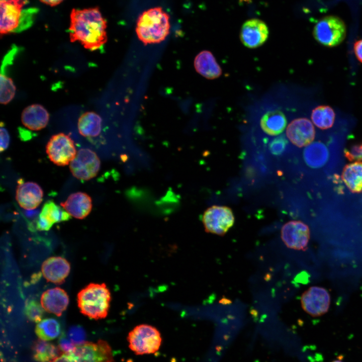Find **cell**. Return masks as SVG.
<instances>
[{
  "instance_id": "obj_1",
  "label": "cell",
  "mask_w": 362,
  "mask_h": 362,
  "mask_svg": "<svg viewBox=\"0 0 362 362\" xmlns=\"http://www.w3.org/2000/svg\"><path fill=\"white\" fill-rule=\"evenodd\" d=\"M107 22L99 8L73 9L68 29L71 42L78 41L90 51L101 50L106 43Z\"/></svg>"
},
{
  "instance_id": "obj_2",
  "label": "cell",
  "mask_w": 362,
  "mask_h": 362,
  "mask_svg": "<svg viewBox=\"0 0 362 362\" xmlns=\"http://www.w3.org/2000/svg\"><path fill=\"white\" fill-rule=\"evenodd\" d=\"M169 30V16L159 7L146 10L137 20L136 33L145 44L162 42L168 35Z\"/></svg>"
},
{
  "instance_id": "obj_3",
  "label": "cell",
  "mask_w": 362,
  "mask_h": 362,
  "mask_svg": "<svg viewBox=\"0 0 362 362\" xmlns=\"http://www.w3.org/2000/svg\"><path fill=\"white\" fill-rule=\"evenodd\" d=\"M111 293L105 284L90 283L77 294L80 312L95 320L105 318L108 313Z\"/></svg>"
},
{
  "instance_id": "obj_4",
  "label": "cell",
  "mask_w": 362,
  "mask_h": 362,
  "mask_svg": "<svg viewBox=\"0 0 362 362\" xmlns=\"http://www.w3.org/2000/svg\"><path fill=\"white\" fill-rule=\"evenodd\" d=\"M27 3L26 0L0 1L1 36L21 32L31 25L24 19L32 22L28 20H32V19H27L26 17L33 14L36 11L33 12V9L23 11Z\"/></svg>"
},
{
  "instance_id": "obj_5",
  "label": "cell",
  "mask_w": 362,
  "mask_h": 362,
  "mask_svg": "<svg viewBox=\"0 0 362 362\" xmlns=\"http://www.w3.org/2000/svg\"><path fill=\"white\" fill-rule=\"evenodd\" d=\"M127 340L130 349L138 355L155 353L160 348L162 341L157 328L145 324L135 327L129 332Z\"/></svg>"
},
{
  "instance_id": "obj_6",
  "label": "cell",
  "mask_w": 362,
  "mask_h": 362,
  "mask_svg": "<svg viewBox=\"0 0 362 362\" xmlns=\"http://www.w3.org/2000/svg\"><path fill=\"white\" fill-rule=\"evenodd\" d=\"M346 34L344 22L335 16H327L321 18L315 25L313 31L315 39L328 47H335L341 44Z\"/></svg>"
},
{
  "instance_id": "obj_7",
  "label": "cell",
  "mask_w": 362,
  "mask_h": 362,
  "mask_svg": "<svg viewBox=\"0 0 362 362\" xmlns=\"http://www.w3.org/2000/svg\"><path fill=\"white\" fill-rule=\"evenodd\" d=\"M69 362H114L112 349L106 341L85 342L66 353Z\"/></svg>"
},
{
  "instance_id": "obj_8",
  "label": "cell",
  "mask_w": 362,
  "mask_h": 362,
  "mask_svg": "<svg viewBox=\"0 0 362 362\" xmlns=\"http://www.w3.org/2000/svg\"><path fill=\"white\" fill-rule=\"evenodd\" d=\"M46 151L51 161L60 166L70 164L77 154L73 141L63 133L53 135L50 138Z\"/></svg>"
},
{
  "instance_id": "obj_9",
  "label": "cell",
  "mask_w": 362,
  "mask_h": 362,
  "mask_svg": "<svg viewBox=\"0 0 362 362\" xmlns=\"http://www.w3.org/2000/svg\"><path fill=\"white\" fill-rule=\"evenodd\" d=\"M202 221L207 232L222 236L233 225L234 216L230 208L213 205L205 211Z\"/></svg>"
},
{
  "instance_id": "obj_10",
  "label": "cell",
  "mask_w": 362,
  "mask_h": 362,
  "mask_svg": "<svg viewBox=\"0 0 362 362\" xmlns=\"http://www.w3.org/2000/svg\"><path fill=\"white\" fill-rule=\"evenodd\" d=\"M101 161L98 155L88 148L79 149L69 164L70 170L75 178L88 180L95 177L100 169Z\"/></svg>"
},
{
  "instance_id": "obj_11",
  "label": "cell",
  "mask_w": 362,
  "mask_h": 362,
  "mask_svg": "<svg viewBox=\"0 0 362 362\" xmlns=\"http://www.w3.org/2000/svg\"><path fill=\"white\" fill-rule=\"evenodd\" d=\"M301 302L302 308L307 313L313 317H317L328 311L330 297L325 288L313 286L303 293Z\"/></svg>"
},
{
  "instance_id": "obj_12",
  "label": "cell",
  "mask_w": 362,
  "mask_h": 362,
  "mask_svg": "<svg viewBox=\"0 0 362 362\" xmlns=\"http://www.w3.org/2000/svg\"><path fill=\"white\" fill-rule=\"evenodd\" d=\"M310 235L308 225L300 221H289L281 229L283 241L288 248L293 249L305 250Z\"/></svg>"
},
{
  "instance_id": "obj_13",
  "label": "cell",
  "mask_w": 362,
  "mask_h": 362,
  "mask_svg": "<svg viewBox=\"0 0 362 362\" xmlns=\"http://www.w3.org/2000/svg\"><path fill=\"white\" fill-rule=\"evenodd\" d=\"M269 35L268 28L263 21L253 18L246 21L242 25L240 39L248 48H256L263 45Z\"/></svg>"
},
{
  "instance_id": "obj_14",
  "label": "cell",
  "mask_w": 362,
  "mask_h": 362,
  "mask_svg": "<svg viewBox=\"0 0 362 362\" xmlns=\"http://www.w3.org/2000/svg\"><path fill=\"white\" fill-rule=\"evenodd\" d=\"M316 134L312 122L307 118L295 119L288 125L286 129V136L289 140L298 147H302L311 144Z\"/></svg>"
},
{
  "instance_id": "obj_15",
  "label": "cell",
  "mask_w": 362,
  "mask_h": 362,
  "mask_svg": "<svg viewBox=\"0 0 362 362\" xmlns=\"http://www.w3.org/2000/svg\"><path fill=\"white\" fill-rule=\"evenodd\" d=\"M43 192L41 187L33 182H19L16 199L19 205L26 210L36 209L42 201Z\"/></svg>"
},
{
  "instance_id": "obj_16",
  "label": "cell",
  "mask_w": 362,
  "mask_h": 362,
  "mask_svg": "<svg viewBox=\"0 0 362 362\" xmlns=\"http://www.w3.org/2000/svg\"><path fill=\"white\" fill-rule=\"evenodd\" d=\"M70 270L69 262L61 256H52L46 259L42 263L41 271L48 281L55 284H62Z\"/></svg>"
},
{
  "instance_id": "obj_17",
  "label": "cell",
  "mask_w": 362,
  "mask_h": 362,
  "mask_svg": "<svg viewBox=\"0 0 362 362\" xmlns=\"http://www.w3.org/2000/svg\"><path fill=\"white\" fill-rule=\"evenodd\" d=\"M60 206L71 216L83 219L87 217L92 209V200L85 193L78 192L70 195L67 199L60 203Z\"/></svg>"
},
{
  "instance_id": "obj_18",
  "label": "cell",
  "mask_w": 362,
  "mask_h": 362,
  "mask_svg": "<svg viewBox=\"0 0 362 362\" xmlns=\"http://www.w3.org/2000/svg\"><path fill=\"white\" fill-rule=\"evenodd\" d=\"M40 301L46 312L60 316L68 306L69 298L63 289L55 287L45 291L41 295Z\"/></svg>"
},
{
  "instance_id": "obj_19",
  "label": "cell",
  "mask_w": 362,
  "mask_h": 362,
  "mask_svg": "<svg viewBox=\"0 0 362 362\" xmlns=\"http://www.w3.org/2000/svg\"><path fill=\"white\" fill-rule=\"evenodd\" d=\"M49 120V114L41 105L33 104L24 109L21 115L23 125L32 131H39L46 127Z\"/></svg>"
},
{
  "instance_id": "obj_20",
  "label": "cell",
  "mask_w": 362,
  "mask_h": 362,
  "mask_svg": "<svg viewBox=\"0 0 362 362\" xmlns=\"http://www.w3.org/2000/svg\"><path fill=\"white\" fill-rule=\"evenodd\" d=\"M195 68L199 74L209 79L219 77L222 74V69L216 60L209 51L200 52L194 60Z\"/></svg>"
},
{
  "instance_id": "obj_21",
  "label": "cell",
  "mask_w": 362,
  "mask_h": 362,
  "mask_svg": "<svg viewBox=\"0 0 362 362\" xmlns=\"http://www.w3.org/2000/svg\"><path fill=\"white\" fill-rule=\"evenodd\" d=\"M287 118L283 112L273 110L266 112L261 117L260 125L262 130L270 136H277L285 130Z\"/></svg>"
},
{
  "instance_id": "obj_22",
  "label": "cell",
  "mask_w": 362,
  "mask_h": 362,
  "mask_svg": "<svg viewBox=\"0 0 362 362\" xmlns=\"http://www.w3.org/2000/svg\"><path fill=\"white\" fill-rule=\"evenodd\" d=\"M102 119L96 113L89 111L83 113L79 118L77 128L79 134L85 137L93 138L99 135Z\"/></svg>"
},
{
  "instance_id": "obj_23",
  "label": "cell",
  "mask_w": 362,
  "mask_h": 362,
  "mask_svg": "<svg viewBox=\"0 0 362 362\" xmlns=\"http://www.w3.org/2000/svg\"><path fill=\"white\" fill-rule=\"evenodd\" d=\"M342 178L351 193H361L362 161H355L346 164L342 170Z\"/></svg>"
},
{
  "instance_id": "obj_24",
  "label": "cell",
  "mask_w": 362,
  "mask_h": 362,
  "mask_svg": "<svg viewBox=\"0 0 362 362\" xmlns=\"http://www.w3.org/2000/svg\"><path fill=\"white\" fill-rule=\"evenodd\" d=\"M336 114L333 109L328 105H320L312 110L311 119L312 123L319 129L331 128L335 122Z\"/></svg>"
},
{
  "instance_id": "obj_25",
  "label": "cell",
  "mask_w": 362,
  "mask_h": 362,
  "mask_svg": "<svg viewBox=\"0 0 362 362\" xmlns=\"http://www.w3.org/2000/svg\"><path fill=\"white\" fill-rule=\"evenodd\" d=\"M61 352L58 346L41 339L32 345L33 357L37 362H48L59 356Z\"/></svg>"
},
{
  "instance_id": "obj_26",
  "label": "cell",
  "mask_w": 362,
  "mask_h": 362,
  "mask_svg": "<svg viewBox=\"0 0 362 362\" xmlns=\"http://www.w3.org/2000/svg\"><path fill=\"white\" fill-rule=\"evenodd\" d=\"M39 217L44 219L52 225L56 223L67 221L71 217L63 208L50 200L44 203Z\"/></svg>"
},
{
  "instance_id": "obj_27",
  "label": "cell",
  "mask_w": 362,
  "mask_h": 362,
  "mask_svg": "<svg viewBox=\"0 0 362 362\" xmlns=\"http://www.w3.org/2000/svg\"><path fill=\"white\" fill-rule=\"evenodd\" d=\"M326 147L320 143H314L308 146L304 151V157L306 163L313 167L324 164L328 157Z\"/></svg>"
},
{
  "instance_id": "obj_28",
  "label": "cell",
  "mask_w": 362,
  "mask_h": 362,
  "mask_svg": "<svg viewBox=\"0 0 362 362\" xmlns=\"http://www.w3.org/2000/svg\"><path fill=\"white\" fill-rule=\"evenodd\" d=\"M61 328L59 322L53 318H46L38 323L35 328L37 336L44 340H51L58 337Z\"/></svg>"
},
{
  "instance_id": "obj_29",
  "label": "cell",
  "mask_w": 362,
  "mask_h": 362,
  "mask_svg": "<svg viewBox=\"0 0 362 362\" xmlns=\"http://www.w3.org/2000/svg\"><path fill=\"white\" fill-rule=\"evenodd\" d=\"M44 310L41 304L36 301L31 300L26 304L24 312L30 321L38 323L42 320Z\"/></svg>"
},
{
  "instance_id": "obj_30",
  "label": "cell",
  "mask_w": 362,
  "mask_h": 362,
  "mask_svg": "<svg viewBox=\"0 0 362 362\" xmlns=\"http://www.w3.org/2000/svg\"><path fill=\"white\" fill-rule=\"evenodd\" d=\"M69 339L75 344L84 343L86 339V333L83 328L80 325L71 326L67 333Z\"/></svg>"
},
{
  "instance_id": "obj_31",
  "label": "cell",
  "mask_w": 362,
  "mask_h": 362,
  "mask_svg": "<svg viewBox=\"0 0 362 362\" xmlns=\"http://www.w3.org/2000/svg\"><path fill=\"white\" fill-rule=\"evenodd\" d=\"M344 155L350 161H362V142L354 144L344 150Z\"/></svg>"
},
{
  "instance_id": "obj_32",
  "label": "cell",
  "mask_w": 362,
  "mask_h": 362,
  "mask_svg": "<svg viewBox=\"0 0 362 362\" xmlns=\"http://www.w3.org/2000/svg\"><path fill=\"white\" fill-rule=\"evenodd\" d=\"M288 143L287 140L284 136L275 138L269 144V150L274 155H280L284 151Z\"/></svg>"
},
{
  "instance_id": "obj_33",
  "label": "cell",
  "mask_w": 362,
  "mask_h": 362,
  "mask_svg": "<svg viewBox=\"0 0 362 362\" xmlns=\"http://www.w3.org/2000/svg\"><path fill=\"white\" fill-rule=\"evenodd\" d=\"M58 347L63 353H68L74 350L75 344L65 335L60 336L58 340Z\"/></svg>"
},
{
  "instance_id": "obj_34",
  "label": "cell",
  "mask_w": 362,
  "mask_h": 362,
  "mask_svg": "<svg viewBox=\"0 0 362 362\" xmlns=\"http://www.w3.org/2000/svg\"><path fill=\"white\" fill-rule=\"evenodd\" d=\"M3 124L1 123V147L0 150L2 152L6 150L9 147L10 137L9 133L6 128L3 127Z\"/></svg>"
},
{
  "instance_id": "obj_35",
  "label": "cell",
  "mask_w": 362,
  "mask_h": 362,
  "mask_svg": "<svg viewBox=\"0 0 362 362\" xmlns=\"http://www.w3.org/2000/svg\"><path fill=\"white\" fill-rule=\"evenodd\" d=\"M353 49L356 58L362 63V39L355 42Z\"/></svg>"
},
{
  "instance_id": "obj_36",
  "label": "cell",
  "mask_w": 362,
  "mask_h": 362,
  "mask_svg": "<svg viewBox=\"0 0 362 362\" xmlns=\"http://www.w3.org/2000/svg\"><path fill=\"white\" fill-rule=\"evenodd\" d=\"M48 362H69L67 354L63 353L52 359Z\"/></svg>"
},
{
  "instance_id": "obj_37",
  "label": "cell",
  "mask_w": 362,
  "mask_h": 362,
  "mask_svg": "<svg viewBox=\"0 0 362 362\" xmlns=\"http://www.w3.org/2000/svg\"><path fill=\"white\" fill-rule=\"evenodd\" d=\"M39 1L43 4H45L46 5H47L51 6V7H54V6H56L60 4L64 0H39Z\"/></svg>"
},
{
  "instance_id": "obj_38",
  "label": "cell",
  "mask_w": 362,
  "mask_h": 362,
  "mask_svg": "<svg viewBox=\"0 0 362 362\" xmlns=\"http://www.w3.org/2000/svg\"><path fill=\"white\" fill-rule=\"evenodd\" d=\"M38 212L39 210H27L25 212V215L29 218H32L37 216Z\"/></svg>"
},
{
  "instance_id": "obj_39",
  "label": "cell",
  "mask_w": 362,
  "mask_h": 362,
  "mask_svg": "<svg viewBox=\"0 0 362 362\" xmlns=\"http://www.w3.org/2000/svg\"><path fill=\"white\" fill-rule=\"evenodd\" d=\"M331 362H342V361L339 359H336V360H333Z\"/></svg>"
}]
</instances>
